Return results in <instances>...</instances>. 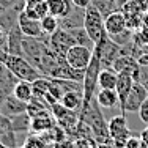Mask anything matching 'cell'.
<instances>
[{
  "mask_svg": "<svg viewBox=\"0 0 148 148\" xmlns=\"http://www.w3.org/2000/svg\"><path fill=\"white\" fill-rule=\"evenodd\" d=\"M5 66L17 80H27V82H33L43 74L38 71L33 65L27 60L24 55H8L5 62Z\"/></svg>",
  "mask_w": 148,
  "mask_h": 148,
  "instance_id": "6da1fadb",
  "label": "cell"
},
{
  "mask_svg": "<svg viewBox=\"0 0 148 148\" xmlns=\"http://www.w3.org/2000/svg\"><path fill=\"white\" fill-rule=\"evenodd\" d=\"M84 29L87 30L88 36L93 43H98L106 35L104 30V16L95 5L85 8V19H84Z\"/></svg>",
  "mask_w": 148,
  "mask_h": 148,
  "instance_id": "7a4b0ae2",
  "label": "cell"
},
{
  "mask_svg": "<svg viewBox=\"0 0 148 148\" xmlns=\"http://www.w3.org/2000/svg\"><path fill=\"white\" fill-rule=\"evenodd\" d=\"M93 47L98 49L99 52V60H101V68L109 69L112 68L114 62L120 57V44H117L107 33L101 38L98 43H95Z\"/></svg>",
  "mask_w": 148,
  "mask_h": 148,
  "instance_id": "3957f363",
  "label": "cell"
},
{
  "mask_svg": "<svg viewBox=\"0 0 148 148\" xmlns=\"http://www.w3.org/2000/svg\"><path fill=\"white\" fill-rule=\"evenodd\" d=\"M51 114L55 118V123L66 131V134H71L76 129L79 123V112L69 110L62 103H54L51 106Z\"/></svg>",
  "mask_w": 148,
  "mask_h": 148,
  "instance_id": "277c9868",
  "label": "cell"
},
{
  "mask_svg": "<svg viewBox=\"0 0 148 148\" xmlns=\"http://www.w3.org/2000/svg\"><path fill=\"white\" fill-rule=\"evenodd\" d=\"M91 55H93V49L87 47V46H80V44H74L66 51L65 58L71 68L79 69V71H85L87 66L90 65Z\"/></svg>",
  "mask_w": 148,
  "mask_h": 148,
  "instance_id": "5b68a950",
  "label": "cell"
},
{
  "mask_svg": "<svg viewBox=\"0 0 148 148\" xmlns=\"http://www.w3.org/2000/svg\"><path fill=\"white\" fill-rule=\"evenodd\" d=\"M47 44H49V47H51L55 54L63 55V57H65L66 51H68L71 46L76 44V41H74L73 35L69 33V30L58 29L57 32H54V33L49 36Z\"/></svg>",
  "mask_w": 148,
  "mask_h": 148,
  "instance_id": "8992f818",
  "label": "cell"
},
{
  "mask_svg": "<svg viewBox=\"0 0 148 148\" xmlns=\"http://www.w3.org/2000/svg\"><path fill=\"white\" fill-rule=\"evenodd\" d=\"M147 96H148L147 87L140 82H134L132 88H131L128 98H126V101H125L123 112H125V114L126 112H139L140 106H142V103L147 99Z\"/></svg>",
  "mask_w": 148,
  "mask_h": 148,
  "instance_id": "52a82bcc",
  "label": "cell"
},
{
  "mask_svg": "<svg viewBox=\"0 0 148 148\" xmlns=\"http://www.w3.org/2000/svg\"><path fill=\"white\" fill-rule=\"evenodd\" d=\"M17 25H19L21 32L24 33V36H27V38H44L46 36L43 29H41L40 21L30 19L22 11L19 13V17H17Z\"/></svg>",
  "mask_w": 148,
  "mask_h": 148,
  "instance_id": "ba28073f",
  "label": "cell"
},
{
  "mask_svg": "<svg viewBox=\"0 0 148 148\" xmlns=\"http://www.w3.org/2000/svg\"><path fill=\"white\" fill-rule=\"evenodd\" d=\"M104 30L109 36L120 35L126 30V17L123 11H112L104 16Z\"/></svg>",
  "mask_w": 148,
  "mask_h": 148,
  "instance_id": "9c48e42d",
  "label": "cell"
},
{
  "mask_svg": "<svg viewBox=\"0 0 148 148\" xmlns=\"http://www.w3.org/2000/svg\"><path fill=\"white\" fill-rule=\"evenodd\" d=\"M112 69L117 74H120V73L129 74V76H132L134 80H136L137 74H139V63H137V58L132 57V55H120V57L114 62Z\"/></svg>",
  "mask_w": 148,
  "mask_h": 148,
  "instance_id": "30bf717a",
  "label": "cell"
},
{
  "mask_svg": "<svg viewBox=\"0 0 148 148\" xmlns=\"http://www.w3.org/2000/svg\"><path fill=\"white\" fill-rule=\"evenodd\" d=\"M54 126H57V123H55V118L52 117L51 110H44L32 117L30 120V131L33 134H43L46 131H51Z\"/></svg>",
  "mask_w": 148,
  "mask_h": 148,
  "instance_id": "8fae6325",
  "label": "cell"
},
{
  "mask_svg": "<svg viewBox=\"0 0 148 148\" xmlns=\"http://www.w3.org/2000/svg\"><path fill=\"white\" fill-rule=\"evenodd\" d=\"M22 40L24 33L21 32L19 25H13L8 30V40H6V52L11 55H24L22 51Z\"/></svg>",
  "mask_w": 148,
  "mask_h": 148,
  "instance_id": "7c38bea8",
  "label": "cell"
},
{
  "mask_svg": "<svg viewBox=\"0 0 148 148\" xmlns=\"http://www.w3.org/2000/svg\"><path fill=\"white\" fill-rule=\"evenodd\" d=\"M134 77L129 76V74H118V80H117V85H115V91L118 95V103H120V107H121V114L123 112V107H125V101L128 98L129 91H131L132 85H134Z\"/></svg>",
  "mask_w": 148,
  "mask_h": 148,
  "instance_id": "4fadbf2b",
  "label": "cell"
},
{
  "mask_svg": "<svg viewBox=\"0 0 148 148\" xmlns=\"http://www.w3.org/2000/svg\"><path fill=\"white\" fill-rule=\"evenodd\" d=\"M22 13L25 16H29L30 19L41 21L44 16L49 14L47 3H46V0H29V2H25V5H24Z\"/></svg>",
  "mask_w": 148,
  "mask_h": 148,
  "instance_id": "5bb4252c",
  "label": "cell"
},
{
  "mask_svg": "<svg viewBox=\"0 0 148 148\" xmlns=\"http://www.w3.org/2000/svg\"><path fill=\"white\" fill-rule=\"evenodd\" d=\"M84 19H85V10L79 8V6H74L73 11L66 17L58 19L60 29L71 30V29H77V27H84Z\"/></svg>",
  "mask_w": 148,
  "mask_h": 148,
  "instance_id": "9a60e30c",
  "label": "cell"
},
{
  "mask_svg": "<svg viewBox=\"0 0 148 148\" xmlns=\"http://www.w3.org/2000/svg\"><path fill=\"white\" fill-rule=\"evenodd\" d=\"M46 3H47L49 14L58 17V19L66 17L74 8V3L71 0H46Z\"/></svg>",
  "mask_w": 148,
  "mask_h": 148,
  "instance_id": "2e32d148",
  "label": "cell"
},
{
  "mask_svg": "<svg viewBox=\"0 0 148 148\" xmlns=\"http://www.w3.org/2000/svg\"><path fill=\"white\" fill-rule=\"evenodd\" d=\"M2 112L5 117L11 118L17 114H22V112H27V103H22V101L16 99L14 96H6L5 103L2 104Z\"/></svg>",
  "mask_w": 148,
  "mask_h": 148,
  "instance_id": "e0dca14e",
  "label": "cell"
},
{
  "mask_svg": "<svg viewBox=\"0 0 148 148\" xmlns=\"http://www.w3.org/2000/svg\"><path fill=\"white\" fill-rule=\"evenodd\" d=\"M11 95L16 99L22 101V103H30L33 99V88H32V82L27 80H17L11 88Z\"/></svg>",
  "mask_w": 148,
  "mask_h": 148,
  "instance_id": "ac0fdd59",
  "label": "cell"
},
{
  "mask_svg": "<svg viewBox=\"0 0 148 148\" xmlns=\"http://www.w3.org/2000/svg\"><path fill=\"white\" fill-rule=\"evenodd\" d=\"M107 129H109V136H110V139L120 136V134L128 132L129 129H128V125H126V114L112 117L107 121Z\"/></svg>",
  "mask_w": 148,
  "mask_h": 148,
  "instance_id": "d6986e66",
  "label": "cell"
},
{
  "mask_svg": "<svg viewBox=\"0 0 148 148\" xmlns=\"http://www.w3.org/2000/svg\"><path fill=\"white\" fill-rule=\"evenodd\" d=\"M117 80H118V74L112 68L101 69L99 76H98V87H99V90H115Z\"/></svg>",
  "mask_w": 148,
  "mask_h": 148,
  "instance_id": "ffe728a7",
  "label": "cell"
},
{
  "mask_svg": "<svg viewBox=\"0 0 148 148\" xmlns=\"http://www.w3.org/2000/svg\"><path fill=\"white\" fill-rule=\"evenodd\" d=\"M96 103L99 104L101 109H112L115 106H120L118 95L115 90H99L96 93Z\"/></svg>",
  "mask_w": 148,
  "mask_h": 148,
  "instance_id": "44dd1931",
  "label": "cell"
},
{
  "mask_svg": "<svg viewBox=\"0 0 148 148\" xmlns=\"http://www.w3.org/2000/svg\"><path fill=\"white\" fill-rule=\"evenodd\" d=\"M82 101H84L82 91H66V93L62 96L60 103L65 106L66 109H69V110H79L80 112Z\"/></svg>",
  "mask_w": 148,
  "mask_h": 148,
  "instance_id": "7402d4cb",
  "label": "cell"
},
{
  "mask_svg": "<svg viewBox=\"0 0 148 148\" xmlns=\"http://www.w3.org/2000/svg\"><path fill=\"white\" fill-rule=\"evenodd\" d=\"M32 88H33V96L35 98L44 99V96L49 93V88H51V77H47V76L38 77L36 80L32 82Z\"/></svg>",
  "mask_w": 148,
  "mask_h": 148,
  "instance_id": "603a6c76",
  "label": "cell"
},
{
  "mask_svg": "<svg viewBox=\"0 0 148 148\" xmlns=\"http://www.w3.org/2000/svg\"><path fill=\"white\" fill-rule=\"evenodd\" d=\"M30 115L27 112H22V114H17L14 117L10 118V125H11L13 131H30Z\"/></svg>",
  "mask_w": 148,
  "mask_h": 148,
  "instance_id": "cb8c5ba5",
  "label": "cell"
},
{
  "mask_svg": "<svg viewBox=\"0 0 148 148\" xmlns=\"http://www.w3.org/2000/svg\"><path fill=\"white\" fill-rule=\"evenodd\" d=\"M69 33L73 35V38H74V41H76V44L87 46V47L93 49L95 43L91 41V38L88 36V33H87V30L84 29V27H77V29H71V30H69Z\"/></svg>",
  "mask_w": 148,
  "mask_h": 148,
  "instance_id": "d4e9b609",
  "label": "cell"
},
{
  "mask_svg": "<svg viewBox=\"0 0 148 148\" xmlns=\"http://www.w3.org/2000/svg\"><path fill=\"white\" fill-rule=\"evenodd\" d=\"M40 22H41V29H43L46 36H51L54 32H57V30L60 29V21H58V17H55V16H52V14L44 16L43 19L40 21Z\"/></svg>",
  "mask_w": 148,
  "mask_h": 148,
  "instance_id": "484cf974",
  "label": "cell"
},
{
  "mask_svg": "<svg viewBox=\"0 0 148 148\" xmlns=\"http://www.w3.org/2000/svg\"><path fill=\"white\" fill-rule=\"evenodd\" d=\"M22 147L24 148H46L47 143L43 140V137H41L40 134H30L25 139V142H24Z\"/></svg>",
  "mask_w": 148,
  "mask_h": 148,
  "instance_id": "4316f807",
  "label": "cell"
},
{
  "mask_svg": "<svg viewBox=\"0 0 148 148\" xmlns=\"http://www.w3.org/2000/svg\"><path fill=\"white\" fill-rule=\"evenodd\" d=\"M17 3H24V0H0V14L10 8H14Z\"/></svg>",
  "mask_w": 148,
  "mask_h": 148,
  "instance_id": "83f0119b",
  "label": "cell"
},
{
  "mask_svg": "<svg viewBox=\"0 0 148 148\" xmlns=\"http://www.w3.org/2000/svg\"><path fill=\"white\" fill-rule=\"evenodd\" d=\"M139 117L145 125H148V96H147V99L143 101L142 106H140V109H139Z\"/></svg>",
  "mask_w": 148,
  "mask_h": 148,
  "instance_id": "f1b7e54d",
  "label": "cell"
},
{
  "mask_svg": "<svg viewBox=\"0 0 148 148\" xmlns=\"http://www.w3.org/2000/svg\"><path fill=\"white\" fill-rule=\"evenodd\" d=\"M140 145H142V139L136 137V136H131L128 139V142H126L125 148H140Z\"/></svg>",
  "mask_w": 148,
  "mask_h": 148,
  "instance_id": "f546056e",
  "label": "cell"
},
{
  "mask_svg": "<svg viewBox=\"0 0 148 148\" xmlns=\"http://www.w3.org/2000/svg\"><path fill=\"white\" fill-rule=\"evenodd\" d=\"M6 40H8V32L0 25V49L6 51Z\"/></svg>",
  "mask_w": 148,
  "mask_h": 148,
  "instance_id": "4dcf8cb0",
  "label": "cell"
},
{
  "mask_svg": "<svg viewBox=\"0 0 148 148\" xmlns=\"http://www.w3.org/2000/svg\"><path fill=\"white\" fill-rule=\"evenodd\" d=\"M71 2L74 3V6H79V8L85 10V8H88V6L91 5L93 0H71Z\"/></svg>",
  "mask_w": 148,
  "mask_h": 148,
  "instance_id": "1f68e13d",
  "label": "cell"
},
{
  "mask_svg": "<svg viewBox=\"0 0 148 148\" xmlns=\"http://www.w3.org/2000/svg\"><path fill=\"white\" fill-rule=\"evenodd\" d=\"M140 139H142L143 143H147V145H148V125H147V128L140 132Z\"/></svg>",
  "mask_w": 148,
  "mask_h": 148,
  "instance_id": "d6a6232c",
  "label": "cell"
},
{
  "mask_svg": "<svg viewBox=\"0 0 148 148\" xmlns=\"http://www.w3.org/2000/svg\"><path fill=\"white\" fill-rule=\"evenodd\" d=\"M95 148H114V145L112 143H98Z\"/></svg>",
  "mask_w": 148,
  "mask_h": 148,
  "instance_id": "836d02e7",
  "label": "cell"
},
{
  "mask_svg": "<svg viewBox=\"0 0 148 148\" xmlns=\"http://www.w3.org/2000/svg\"><path fill=\"white\" fill-rule=\"evenodd\" d=\"M142 25L143 27H148V14H143L142 16Z\"/></svg>",
  "mask_w": 148,
  "mask_h": 148,
  "instance_id": "e575fe53",
  "label": "cell"
},
{
  "mask_svg": "<svg viewBox=\"0 0 148 148\" xmlns=\"http://www.w3.org/2000/svg\"><path fill=\"white\" fill-rule=\"evenodd\" d=\"M140 148H148V145H147V143H143V142H142V145H140Z\"/></svg>",
  "mask_w": 148,
  "mask_h": 148,
  "instance_id": "d590c367",
  "label": "cell"
},
{
  "mask_svg": "<svg viewBox=\"0 0 148 148\" xmlns=\"http://www.w3.org/2000/svg\"><path fill=\"white\" fill-rule=\"evenodd\" d=\"M0 148H10V147H6V145H3V143H0Z\"/></svg>",
  "mask_w": 148,
  "mask_h": 148,
  "instance_id": "8d00e7d4",
  "label": "cell"
},
{
  "mask_svg": "<svg viewBox=\"0 0 148 148\" xmlns=\"http://www.w3.org/2000/svg\"><path fill=\"white\" fill-rule=\"evenodd\" d=\"M145 87H147V90H148V84H147V85H145Z\"/></svg>",
  "mask_w": 148,
  "mask_h": 148,
  "instance_id": "74e56055",
  "label": "cell"
},
{
  "mask_svg": "<svg viewBox=\"0 0 148 148\" xmlns=\"http://www.w3.org/2000/svg\"><path fill=\"white\" fill-rule=\"evenodd\" d=\"M24 2H29V0H24Z\"/></svg>",
  "mask_w": 148,
  "mask_h": 148,
  "instance_id": "f35d334b",
  "label": "cell"
},
{
  "mask_svg": "<svg viewBox=\"0 0 148 148\" xmlns=\"http://www.w3.org/2000/svg\"><path fill=\"white\" fill-rule=\"evenodd\" d=\"M21 148H24V147H21Z\"/></svg>",
  "mask_w": 148,
  "mask_h": 148,
  "instance_id": "ab89813d",
  "label": "cell"
}]
</instances>
